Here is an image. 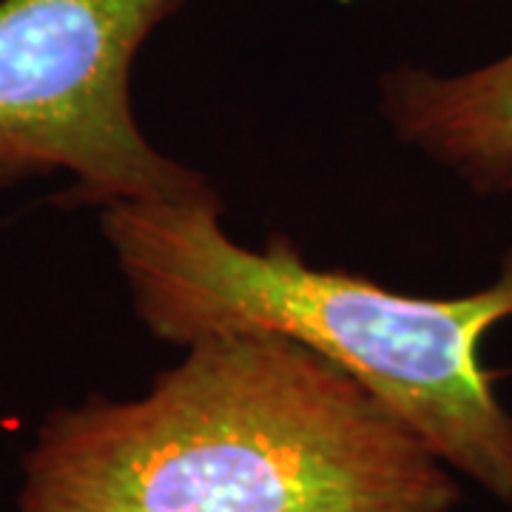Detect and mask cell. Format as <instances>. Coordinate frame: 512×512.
I'll list each match as a JSON object with an SVG mask.
<instances>
[{"label": "cell", "instance_id": "6da1fadb", "mask_svg": "<svg viewBox=\"0 0 512 512\" xmlns=\"http://www.w3.org/2000/svg\"><path fill=\"white\" fill-rule=\"evenodd\" d=\"M456 473L348 370L279 333L188 345L143 396L43 421L18 512H453Z\"/></svg>", "mask_w": 512, "mask_h": 512}, {"label": "cell", "instance_id": "3957f363", "mask_svg": "<svg viewBox=\"0 0 512 512\" xmlns=\"http://www.w3.org/2000/svg\"><path fill=\"white\" fill-rule=\"evenodd\" d=\"M180 3L0 0V185L69 171V200L100 208L211 188L131 109L134 57Z\"/></svg>", "mask_w": 512, "mask_h": 512}, {"label": "cell", "instance_id": "277c9868", "mask_svg": "<svg viewBox=\"0 0 512 512\" xmlns=\"http://www.w3.org/2000/svg\"><path fill=\"white\" fill-rule=\"evenodd\" d=\"M382 109L407 146L453 171L478 197L512 194V55L450 77L390 72Z\"/></svg>", "mask_w": 512, "mask_h": 512}, {"label": "cell", "instance_id": "7a4b0ae2", "mask_svg": "<svg viewBox=\"0 0 512 512\" xmlns=\"http://www.w3.org/2000/svg\"><path fill=\"white\" fill-rule=\"evenodd\" d=\"M220 197L103 205V234L134 311L157 339L262 330L348 370L456 476L512 504V413L481 362L484 336L512 316V248L487 288L407 296L367 276L311 268L288 239L242 248L220 228Z\"/></svg>", "mask_w": 512, "mask_h": 512}]
</instances>
